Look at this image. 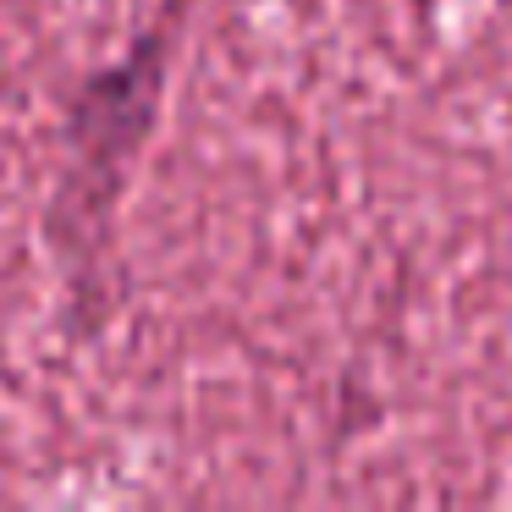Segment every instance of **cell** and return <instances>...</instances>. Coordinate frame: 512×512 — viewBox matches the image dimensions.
I'll use <instances>...</instances> for the list:
<instances>
[{
    "label": "cell",
    "instance_id": "obj_1",
    "mask_svg": "<svg viewBox=\"0 0 512 512\" xmlns=\"http://www.w3.org/2000/svg\"><path fill=\"white\" fill-rule=\"evenodd\" d=\"M182 17H188V0H166V12L138 34V45L122 50L94 78H83V89L67 105L61 171H56V188H50L45 237L61 281H67V309L78 336L100 331L105 303H111L105 265H111L116 210H122L133 166L160 122Z\"/></svg>",
    "mask_w": 512,
    "mask_h": 512
}]
</instances>
